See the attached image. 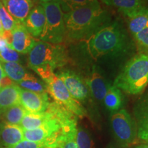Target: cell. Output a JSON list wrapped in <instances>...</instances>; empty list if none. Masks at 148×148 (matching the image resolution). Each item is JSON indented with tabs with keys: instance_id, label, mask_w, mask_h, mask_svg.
<instances>
[{
	"instance_id": "6da1fadb",
	"label": "cell",
	"mask_w": 148,
	"mask_h": 148,
	"mask_svg": "<svg viewBox=\"0 0 148 148\" xmlns=\"http://www.w3.org/2000/svg\"><path fill=\"white\" fill-rule=\"evenodd\" d=\"M108 14L97 0L64 14L66 37L71 40H87L103 27Z\"/></svg>"
},
{
	"instance_id": "7a4b0ae2",
	"label": "cell",
	"mask_w": 148,
	"mask_h": 148,
	"mask_svg": "<svg viewBox=\"0 0 148 148\" xmlns=\"http://www.w3.org/2000/svg\"><path fill=\"white\" fill-rule=\"evenodd\" d=\"M69 62L67 51L61 44L36 40L28 53V66L45 81L53 74L54 70L66 65Z\"/></svg>"
},
{
	"instance_id": "3957f363",
	"label": "cell",
	"mask_w": 148,
	"mask_h": 148,
	"mask_svg": "<svg viewBox=\"0 0 148 148\" xmlns=\"http://www.w3.org/2000/svg\"><path fill=\"white\" fill-rule=\"evenodd\" d=\"M147 85L148 54L138 53L127 62L112 86L130 95H138Z\"/></svg>"
},
{
	"instance_id": "277c9868",
	"label": "cell",
	"mask_w": 148,
	"mask_h": 148,
	"mask_svg": "<svg viewBox=\"0 0 148 148\" xmlns=\"http://www.w3.org/2000/svg\"><path fill=\"white\" fill-rule=\"evenodd\" d=\"M125 35L117 23L98 29L86 40L88 53L94 60L104 56L117 53L125 45Z\"/></svg>"
},
{
	"instance_id": "5b68a950",
	"label": "cell",
	"mask_w": 148,
	"mask_h": 148,
	"mask_svg": "<svg viewBox=\"0 0 148 148\" xmlns=\"http://www.w3.org/2000/svg\"><path fill=\"white\" fill-rule=\"evenodd\" d=\"M45 11V23L39 38L52 44H61L66 37L64 13L58 1L40 3Z\"/></svg>"
},
{
	"instance_id": "8992f818",
	"label": "cell",
	"mask_w": 148,
	"mask_h": 148,
	"mask_svg": "<svg viewBox=\"0 0 148 148\" xmlns=\"http://www.w3.org/2000/svg\"><path fill=\"white\" fill-rule=\"evenodd\" d=\"M44 82H45L47 93L50 95L55 102L65 107L77 117L84 118L87 115L85 108L78 101L72 97L63 82L56 74H53Z\"/></svg>"
},
{
	"instance_id": "52a82bcc",
	"label": "cell",
	"mask_w": 148,
	"mask_h": 148,
	"mask_svg": "<svg viewBox=\"0 0 148 148\" xmlns=\"http://www.w3.org/2000/svg\"><path fill=\"white\" fill-rule=\"evenodd\" d=\"M111 127L114 136L121 145L132 144L137 136L134 120L125 109L112 112L110 117Z\"/></svg>"
},
{
	"instance_id": "ba28073f",
	"label": "cell",
	"mask_w": 148,
	"mask_h": 148,
	"mask_svg": "<svg viewBox=\"0 0 148 148\" xmlns=\"http://www.w3.org/2000/svg\"><path fill=\"white\" fill-rule=\"evenodd\" d=\"M56 75L63 82L72 97L77 101H85L88 99L89 90L86 82L82 77L71 71H60Z\"/></svg>"
},
{
	"instance_id": "9c48e42d",
	"label": "cell",
	"mask_w": 148,
	"mask_h": 148,
	"mask_svg": "<svg viewBox=\"0 0 148 148\" xmlns=\"http://www.w3.org/2000/svg\"><path fill=\"white\" fill-rule=\"evenodd\" d=\"M49 103L47 92H36L21 88L19 103L27 112L32 113L45 112Z\"/></svg>"
},
{
	"instance_id": "30bf717a",
	"label": "cell",
	"mask_w": 148,
	"mask_h": 148,
	"mask_svg": "<svg viewBox=\"0 0 148 148\" xmlns=\"http://www.w3.org/2000/svg\"><path fill=\"white\" fill-rule=\"evenodd\" d=\"M137 136L140 140L148 141V92L141 96L133 108Z\"/></svg>"
},
{
	"instance_id": "8fae6325",
	"label": "cell",
	"mask_w": 148,
	"mask_h": 148,
	"mask_svg": "<svg viewBox=\"0 0 148 148\" xmlns=\"http://www.w3.org/2000/svg\"><path fill=\"white\" fill-rule=\"evenodd\" d=\"M85 82L90 95L98 101H103L110 85L106 80L97 66H92L91 71Z\"/></svg>"
},
{
	"instance_id": "7c38bea8",
	"label": "cell",
	"mask_w": 148,
	"mask_h": 148,
	"mask_svg": "<svg viewBox=\"0 0 148 148\" xmlns=\"http://www.w3.org/2000/svg\"><path fill=\"white\" fill-rule=\"evenodd\" d=\"M36 40L28 32L23 24L18 23L12 30V42L10 47L16 52L29 53L34 45Z\"/></svg>"
},
{
	"instance_id": "4fadbf2b",
	"label": "cell",
	"mask_w": 148,
	"mask_h": 148,
	"mask_svg": "<svg viewBox=\"0 0 148 148\" xmlns=\"http://www.w3.org/2000/svg\"><path fill=\"white\" fill-rule=\"evenodd\" d=\"M45 23V11L40 4L33 7L23 23L24 26L33 37L39 38Z\"/></svg>"
},
{
	"instance_id": "5bb4252c",
	"label": "cell",
	"mask_w": 148,
	"mask_h": 148,
	"mask_svg": "<svg viewBox=\"0 0 148 148\" xmlns=\"http://www.w3.org/2000/svg\"><path fill=\"white\" fill-rule=\"evenodd\" d=\"M17 23L23 24L33 8L32 0H0Z\"/></svg>"
},
{
	"instance_id": "9a60e30c",
	"label": "cell",
	"mask_w": 148,
	"mask_h": 148,
	"mask_svg": "<svg viewBox=\"0 0 148 148\" xmlns=\"http://www.w3.org/2000/svg\"><path fill=\"white\" fill-rule=\"evenodd\" d=\"M23 139V130L19 125L3 122L0 125V147L10 148Z\"/></svg>"
},
{
	"instance_id": "2e32d148",
	"label": "cell",
	"mask_w": 148,
	"mask_h": 148,
	"mask_svg": "<svg viewBox=\"0 0 148 148\" xmlns=\"http://www.w3.org/2000/svg\"><path fill=\"white\" fill-rule=\"evenodd\" d=\"M20 91L21 87L14 82L0 88V114L19 103Z\"/></svg>"
},
{
	"instance_id": "e0dca14e",
	"label": "cell",
	"mask_w": 148,
	"mask_h": 148,
	"mask_svg": "<svg viewBox=\"0 0 148 148\" xmlns=\"http://www.w3.org/2000/svg\"><path fill=\"white\" fill-rule=\"evenodd\" d=\"M110 5L115 7L128 18L147 9L143 0H110Z\"/></svg>"
},
{
	"instance_id": "ac0fdd59",
	"label": "cell",
	"mask_w": 148,
	"mask_h": 148,
	"mask_svg": "<svg viewBox=\"0 0 148 148\" xmlns=\"http://www.w3.org/2000/svg\"><path fill=\"white\" fill-rule=\"evenodd\" d=\"M52 117V114L48 110L40 113L26 112L22 119L19 126L23 130H29L42 126Z\"/></svg>"
},
{
	"instance_id": "d6986e66",
	"label": "cell",
	"mask_w": 148,
	"mask_h": 148,
	"mask_svg": "<svg viewBox=\"0 0 148 148\" xmlns=\"http://www.w3.org/2000/svg\"><path fill=\"white\" fill-rule=\"evenodd\" d=\"M1 63L6 76L16 84L33 75L28 73L25 68L18 62H1Z\"/></svg>"
},
{
	"instance_id": "ffe728a7",
	"label": "cell",
	"mask_w": 148,
	"mask_h": 148,
	"mask_svg": "<svg viewBox=\"0 0 148 148\" xmlns=\"http://www.w3.org/2000/svg\"><path fill=\"white\" fill-rule=\"evenodd\" d=\"M103 102L110 112H114L120 110L123 105V95L121 90L110 85L103 98Z\"/></svg>"
},
{
	"instance_id": "44dd1931",
	"label": "cell",
	"mask_w": 148,
	"mask_h": 148,
	"mask_svg": "<svg viewBox=\"0 0 148 148\" xmlns=\"http://www.w3.org/2000/svg\"><path fill=\"white\" fill-rule=\"evenodd\" d=\"M27 111L20 103L10 107L1 114L3 122L10 125H19Z\"/></svg>"
},
{
	"instance_id": "7402d4cb",
	"label": "cell",
	"mask_w": 148,
	"mask_h": 148,
	"mask_svg": "<svg viewBox=\"0 0 148 148\" xmlns=\"http://www.w3.org/2000/svg\"><path fill=\"white\" fill-rule=\"evenodd\" d=\"M148 9H145L132 17L129 18L128 27L133 36L147 26Z\"/></svg>"
},
{
	"instance_id": "603a6c76",
	"label": "cell",
	"mask_w": 148,
	"mask_h": 148,
	"mask_svg": "<svg viewBox=\"0 0 148 148\" xmlns=\"http://www.w3.org/2000/svg\"><path fill=\"white\" fill-rule=\"evenodd\" d=\"M17 84L23 89L36 92H47L45 84L38 80L34 75L17 83Z\"/></svg>"
},
{
	"instance_id": "cb8c5ba5",
	"label": "cell",
	"mask_w": 148,
	"mask_h": 148,
	"mask_svg": "<svg viewBox=\"0 0 148 148\" xmlns=\"http://www.w3.org/2000/svg\"><path fill=\"white\" fill-rule=\"evenodd\" d=\"M75 140L79 148H95L94 142L89 133L82 127L77 128Z\"/></svg>"
},
{
	"instance_id": "d4e9b609",
	"label": "cell",
	"mask_w": 148,
	"mask_h": 148,
	"mask_svg": "<svg viewBox=\"0 0 148 148\" xmlns=\"http://www.w3.org/2000/svg\"><path fill=\"white\" fill-rule=\"evenodd\" d=\"M0 21L2 25L3 31H12L17 25L14 18L8 13L0 1Z\"/></svg>"
},
{
	"instance_id": "484cf974",
	"label": "cell",
	"mask_w": 148,
	"mask_h": 148,
	"mask_svg": "<svg viewBox=\"0 0 148 148\" xmlns=\"http://www.w3.org/2000/svg\"><path fill=\"white\" fill-rule=\"evenodd\" d=\"M133 37L136 42L138 53L148 54V25L143 30L134 35Z\"/></svg>"
},
{
	"instance_id": "4316f807",
	"label": "cell",
	"mask_w": 148,
	"mask_h": 148,
	"mask_svg": "<svg viewBox=\"0 0 148 148\" xmlns=\"http://www.w3.org/2000/svg\"><path fill=\"white\" fill-rule=\"evenodd\" d=\"M94 0H59L60 8L64 14L82 7L91 2Z\"/></svg>"
},
{
	"instance_id": "83f0119b",
	"label": "cell",
	"mask_w": 148,
	"mask_h": 148,
	"mask_svg": "<svg viewBox=\"0 0 148 148\" xmlns=\"http://www.w3.org/2000/svg\"><path fill=\"white\" fill-rule=\"evenodd\" d=\"M19 61L20 57L18 53L9 45L5 46L0 49V62H18Z\"/></svg>"
},
{
	"instance_id": "f1b7e54d",
	"label": "cell",
	"mask_w": 148,
	"mask_h": 148,
	"mask_svg": "<svg viewBox=\"0 0 148 148\" xmlns=\"http://www.w3.org/2000/svg\"><path fill=\"white\" fill-rule=\"evenodd\" d=\"M46 145H47L44 142L39 143V142H33L24 140H21V142H19L16 145L12 146L10 148H42Z\"/></svg>"
},
{
	"instance_id": "f546056e",
	"label": "cell",
	"mask_w": 148,
	"mask_h": 148,
	"mask_svg": "<svg viewBox=\"0 0 148 148\" xmlns=\"http://www.w3.org/2000/svg\"><path fill=\"white\" fill-rule=\"evenodd\" d=\"M75 136L66 137L64 139L59 140L56 144V146L58 148H79L75 143Z\"/></svg>"
},
{
	"instance_id": "4dcf8cb0",
	"label": "cell",
	"mask_w": 148,
	"mask_h": 148,
	"mask_svg": "<svg viewBox=\"0 0 148 148\" xmlns=\"http://www.w3.org/2000/svg\"><path fill=\"white\" fill-rule=\"evenodd\" d=\"M5 76H6V75H5V72L3 71L2 65H1V62H0V84H1V80H2V79Z\"/></svg>"
},
{
	"instance_id": "1f68e13d",
	"label": "cell",
	"mask_w": 148,
	"mask_h": 148,
	"mask_svg": "<svg viewBox=\"0 0 148 148\" xmlns=\"http://www.w3.org/2000/svg\"><path fill=\"white\" fill-rule=\"evenodd\" d=\"M40 2V3H49V2H52V1H58L59 0H37Z\"/></svg>"
},
{
	"instance_id": "d6a6232c",
	"label": "cell",
	"mask_w": 148,
	"mask_h": 148,
	"mask_svg": "<svg viewBox=\"0 0 148 148\" xmlns=\"http://www.w3.org/2000/svg\"><path fill=\"white\" fill-rule=\"evenodd\" d=\"M134 148H148V144H141L136 146Z\"/></svg>"
},
{
	"instance_id": "836d02e7",
	"label": "cell",
	"mask_w": 148,
	"mask_h": 148,
	"mask_svg": "<svg viewBox=\"0 0 148 148\" xmlns=\"http://www.w3.org/2000/svg\"><path fill=\"white\" fill-rule=\"evenodd\" d=\"M3 29L2 25H1V21H0V34L1 35V36H2V34H3Z\"/></svg>"
},
{
	"instance_id": "e575fe53",
	"label": "cell",
	"mask_w": 148,
	"mask_h": 148,
	"mask_svg": "<svg viewBox=\"0 0 148 148\" xmlns=\"http://www.w3.org/2000/svg\"><path fill=\"white\" fill-rule=\"evenodd\" d=\"M100 1H102V2L103 3H105V4L110 5V0H100Z\"/></svg>"
},
{
	"instance_id": "d590c367",
	"label": "cell",
	"mask_w": 148,
	"mask_h": 148,
	"mask_svg": "<svg viewBox=\"0 0 148 148\" xmlns=\"http://www.w3.org/2000/svg\"><path fill=\"white\" fill-rule=\"evenodd\" d=\"M42 148H58V147L54 145H46V146H44V147H42Z\"/></svg>"
},
{
	"instance_id": "8d00e7d4",
	"label": "cell",
	"mask_w": 148,
	"mask_h": 148,
	"mask_svg": "<svg viewBox=\"0 0 148 148\" xmlns=\"http://www.w3.org/2000/svg\"><path fill=\"white\" fill-rule=\"evenodd\" d=\"M0 37H2V36H1V34H0Z\"/></svg>"
},
{
	"instance_id": "74e56055",
	"label": "cell",
	"mask_w": 148,
	"mask_h": 148,
	"mask_svg": "<svg viewBox=\"0 0 148 148\" xmlns=\"http://www.w3.org/2000/svg\"><path fill=\"white\" fill-rule=\"evenodd\" d=\"M146 143H147L148 144V141H147V142H146Z\"/></svg>"
}]
</instances>
